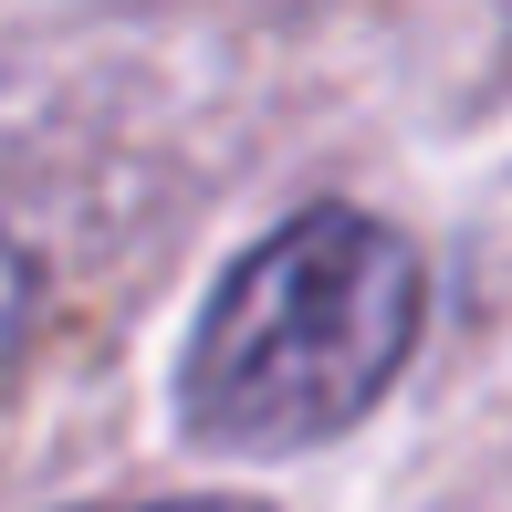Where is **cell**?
<instances>
[{
    "mask_svg": "<svg viewBox=\"0 0 512 512\" xmlns=\"http://www.w3.org/2000/svg\"><path fill=\"white\" fill-rule=\"evenodd\" d=\"M418 314L429 283L408 230L314 199L220 272L178 366V418L209 450H314L398 387Z\"/></svg>",
    "mask_w": 512,
    "mask_h": 512,
    "instance_id": "1",
    "label": "cell"
},
{
    "mask_svg": "<svg viewBox=\"0 0 512 512\" xmlns=\"http://www.w3.org/2000/svg\"><path fill=\"white\" fill-rule=\"evenodd\" d=\"M21 324H32V251L0 241V356L21 345Z\"/></svg>",
    "mask_w": 512,
    "mask_h": 512,
    "instance_id": "2",
    "label": "cell"
},
{
    "mask_svg": "<svg viewBox=\"0 0 512 512\" xmlns=\"http://www.w3.org/2000/svg\"><path fill=\"white\" fill-rule=\"evenodd\" d=\"M136 512H262V502H230V492H178V502H136Z\"/></svg>",
    "mask_w": 512,
    "mask_h": 512,
    "instance_id": "3",
    "label": "cell"
}]
</instances>
